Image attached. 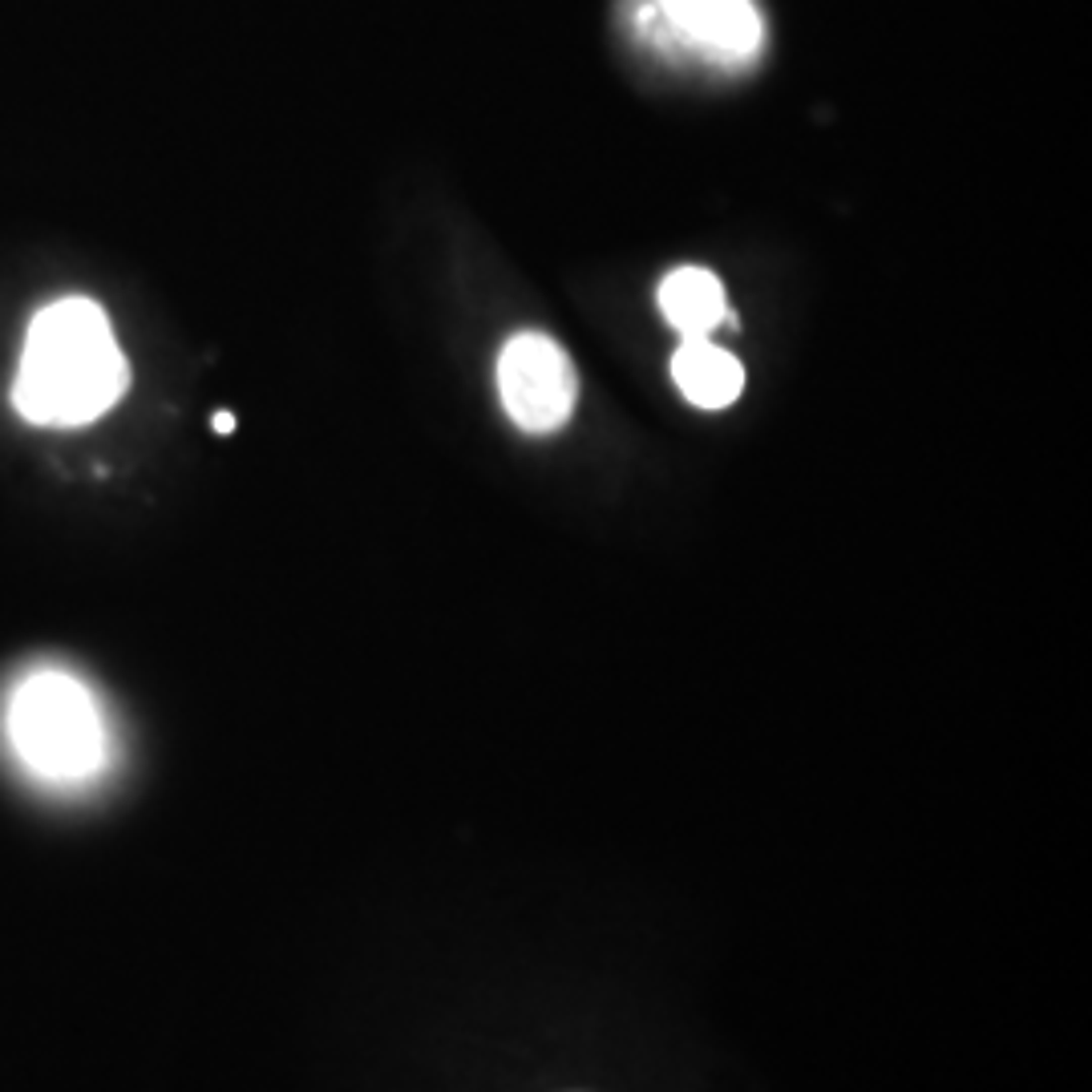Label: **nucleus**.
Wrapping results in <instances>:
<instances>
[{"label":"nucleus","mask_w":1092,"mask_h":1092,"mask_svg":"<svg viewBox=\"0 0 1092 1092\" xmlns=\"http://www.w3.org/2000/svg\"><path fill=\"white\" fill-rule=\"evenodd\" d=\"M129 388V365L94 299H57L29 324L13 405L33 425H90Z\"/></svg>","instance_id":"f257e3e1"},{"label":"nucleus","mask_w":1092,"mask_h":1092,"mask_svg":"<svg viewBox=\"0 0 1092 1092\" xmlns=\"http://www.w3.org/2000/svg\"><path fill=\"white\" fill-rule=\"evenodd\" d=\"M5 732L17 761L45 785L73 790L110 761V732L94 692L69 672H33L17 684Z\"/></svg>","instance_id":"f03ea898"},{"label":"nucleus","mask_w":1092,"mask_h":1092,"mask_svg":"<svg viewBox=\"0 0 1092 1092\" xmlns=\"http://www.w3.org/2000/svg\"><path fill=\"white\" fill-rule=\"evenodd\" d=\"M498 392L506 413L522 429L550 433L571 417L579 377L558 340L543 332H522L498 357Z\"/></svg>","instance_id":"7ed1b4c3"},{"label":"nucleus","mask_w":1092,"mask_h":1092,"mask_svg":"<svg viewBox=\"0 0 1092 1092\" xmlns=\"http://www.w3.org/2000/svg\"><path fill=\"white\" fill-rule=\"evenodd\" d=\"M664 25L688 49L736 65L761 49V13L753 0H655Z\"/></svg>","instance_id":"20e7f679"},{"label":"nucleus","mask_w":1092,"mask_h":1092,"mask_svg":"<svg viewBox=\"0 0 1092 1092\" xmlns=\"http://www.w3.org/2000/svg\"><path fill=\"white\" fill-rule=\"evenodd\" d=\"M672 377L684 397L701 409H724L740 397V388H745V369H740V361L728 348L713 344L709 336H692L676 348Z\"/></svg>","instance_id":"39448f33"},{"label":"nucleus","mask_w":1092,"mask_h":1092,"mask_svg":"<svg viewBox=\"0 0 1092 1092\" xmlns=\"http://www.w3.org/2000/svg\"><path fill=\"white\" fill-rule=\"evenodd\" d=\"M660 312L684 336H713L720 324H732L724 284L705 268H676L660 284Z\"/></svg>","instance_id":"423d86ee"},{"label":"nucleus","mask_w":1092,"mask_h":1092,"mask_svg":"<svg viewBox=\"0 0 1092 1092\" xmlns=\"http://www.w3.org/2000/svg\"><path fill=\"white\" fill-rule=\"evenodd\" d=\"M214 429H218V433H231V429H235V417H231V413H218V417H214Z\"/></svg>","instance_id":"0eeeda50"}]
</instances>
